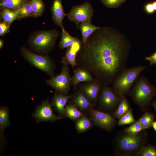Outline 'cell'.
Returning <instances> with one entry per match:
<instances>
[{
    "label": "cell",
    "mask_w": 156,
    "mask_h": 156,
    "mask_svg": "<svg viewBox=\"0 0 156 156\" xmlns=\"http://www.w3.org/2000/svg\"><path fill=\"white\" fill-rule=\"evenodd\" d=\"M0 15L3 21L10 26L14 21L17 19V14L15 10L7 9H3Z\"/></svg>",
    "instance_id": "obj_26"
},
{
    "label": "cell",
    "mask_w": 156,
    "mask_h": 156,
    "mask_svg": "<svg viewBox=\"0 0 156 156\" xmlns=\"http://www.w3.org/2000/svg\"><path fill=\"white\" fill-rule=\"evenodd\" d=\"M144 9L146 12L148 14H153L155 11L152 2L146 3L144 6Z\"/></svg>",
    "instance_id": "obj_35"
},
{
    "label": "cell",
    "mask_w": 156,
    "mask_h": 156,
    "mask_svg": "<svg viewBox=\"0 0 156 156\" xmlns=\"http://www.w3.org/2000/svg\"><path fill=\"white\" fill-rule=\"evenodd\" d=\"M81 44L76 42L67 48L66 54L61 61L62 64L71 65L73 71L75 70V66L77 65L76 58L80 49Z\"/></svg>",
    "instance_id": "obj_17"
},
{
    "label": "cell",
    "mask_w": 156,
    "mask_h": 156,
    "mask_svg": "<svg viewBox=\"0 0 156 156\" xmlns=\"http://www.w3.org/2000/svg\"><path fill=\"white\" fill-rule=\"evenodd\" d=\"M10 125L9 117V109L6 106H2L0 108V143L3 139L4 130Z\"/></svg>",
    "instance_id": "obj_18"
},
{
    "label": "cell",
    "mask_w": 156,
    "mask_h": 156,
    "mask_svg": "<svg viewBox=\"0 0 156 156\" xmlns=\"http://www.w3.org/2000/svg\"><path fill=\"white\" fill-rule=\"evenodd\" d=\"M31 3L33 12V16L37 17L40 16L44 9V5L42 0H31Z\"/></svg>",
    "instance_id": "obj_27"
},
{
    "label": "cell",
    "mask_w": 156,
    "mask_h": 156,
    "mask_svg": "<svg viewBox=\"0 0 156 156\" xmlns=\"http://www.w3.org/2000/svg\"><path fill=\"white\" fill-rule=\"evenodd\" d=\"M29 0H0L1 8L15 10Z\"/></svg>",
    "instance_id": "obj_25"
},
{
    "label": "cell",
    "mask_w": 156,
    "mask_h": 156,
    "mask_svg": "<svg viewBox=\"0 0 156 156\" xmlns=\"http://www.w3.org/2000/svg\"><path fill=\"white\" fill-rule=\"evenodd\" d=\"M53 106L48 99L43 101L38 106L32 114L36 123L43 122H55L64 118L55 115L53 112Z\"/></svg>",
    "instance_id": "obj_10"
},
{
    "label": "cell",
    "mask_w": 156,
    "mask_h": 156,
    "mask_svg": "<svg viewBox=\"0 0 156 156\" xmlns=\"http://www.w3.org/2000/svg\"><path fill=\"white\" fill-rule=\"evenodd\" d=\"M29 0L15 10L17 15V19L33 16V12Z\"/></svg>",
    "instance_id": "obj_24"
},
{
    "label": "cell",
    "mask_w": 156,
    "mask_h": 156,
    "mask_svg": "<svg viewBox=\"0 0 156 156\" xmlns=\"http://www.w3.org/2000/svg\"><path fill=\"white\" fill-rule=\"evenodd\" d=\"M147 66L138 65L126 68L117 77L112 83V88L119 96L128 94L134 83Z\"/></svg>",
    "instance_id": "obj_5"
},
{
    "label": "cell",
    "mask_w": 156,
    "mask_h": 156,
    "mask_svg": "<svg viewBox=\"0 0 156 156\" xmlns=\"http://www.w3.org/2000/svg\"><path fill=\"white\" fill-rule=\"evenodd\" d=\"M107 7L110 8H116L124 3L126 0H100Z\"/></svg>",
    "instance_id": "obj_32"
},
{
    "label": "cell",
    "mask_w": 156,
    "mask_h": 156,
    "mask_svg": "<svg viewBox=\"0 0 156 156\" xmlns=\"http://www.w3.org/2000/svg\"><path fill=\"white\" fill-rule=\"evenodd\" d=\"M130 109L129 103L125 96H124L119 104L117 108L113 113L114 116L119 119Z\"/></svg>",
    "instance_id": "obj_23"
},
{
    "label": "cell",
    "mask_w": 156,
    "mask_h": 156,
    "mask_svg": "<svg viewBox=\"0 0 156 156\" xmlns=\"http://www.w3.org/2000/svg\"><path fill=\"white\" fill-rule=\"evenodd\" d=\"M145 59L149 62L151 65L156 64V51L151 56L146 57Z\"/></svg>",
    "instance_id": "obj_34"
},
{
    "label": "cell",
    "mask_w": 156,
    "mask_h": 156,
    "mask_svg": "<svg viewBox=\"0 0 156 156\" xmlns=\"http://www.w3.org/2000/svg\"><path fill=\"white\" fill-rule=\"evenodd\" d=\"M20 53L31 65L43 72L51 77L54 76L55 66L49 56L36 54L23 46L21 48Z\"/></svg>",
    "instance_id": "obj_6"
},
{
    "label": "cell",
    "mask_w": 156,
    "mask_h": 156,
    "mask_svg": "<svg viewBox=\"0 0 156 156\" xmlns=\"http://www.w3.org/2000/svg\"><path fill=\"white\" fill-rule=\"evenodd\" d=\"M153 8L156 11V1H155L152 2Z\"/></svg>",
    "instance_id": "obj_37"
},
{
    "label": "cell",
    "mask_w": 156,
    "mask_h": 156,
    "mask_svg": "<svg viewBox=\"0 0 156 156\" xmlns=\"http://www.w3.org/2000/svg\"><path fill=\"white\" fill-rule=\"evenodd\" d=\"M51 10L52 20L55 24L61 28L64 27L62 21L67 14L63 9L62 0H53Z\"/></svg>",
    "instance_id": "obj_16"
},
{
    "label": "cell",
    "mask_w": 156,
    "mask_h": 156,
    "mask_svg": "<svg viewBox=\"0 0 156 156\" xmlns=\"http://www.w3.org/2000/svg\"><path fill=\"white\" fill-rule=\"evenodd\" d=\"M60 34V31L56 29L36 31L31 36L28 43L35 52L46 54L54 47Z\"/></svg>",
    "instance_id": "obj_4"
},
{
    "label": "cell",
    "mask_w": 156,
    "mask_h": 156,
    "mask_svg": "<svg viewBox=\"0 0 156 156\" xmlns=\"http://www.w3.org/2000/svg\"><path fill=\"white\" fill-rule=\"evenodd\" d=\"M93 123L85 114L75 121V127L78 133H82L91 129Z\"/></svg>",
    "instance_id": "obj_21"
},
{
    "label": "cell",
    "mask_w": 156,
    "mask_h": 156,
    "mask_svg": "<svg viewBox=\"0 0 156 156\" xmlns=\"http://www.w3.org/2000/svg\"><path fill=\"white\" fill-rule=\"evenodd\" d=\"M123 96H119L112 87L107 85H103L98 101L100 105L103 109L111 111L117 108Z\"/></svg>",
    "instance_id": "obj_9"
},
{
    "label": "cell",
    "mask_w": 156,
    "mask_h": 156,
    "mask_svg": "<svg viewBox=\"0 0 156 156\" xmlns=\"http://www.w3.org/2000/svg\"><path fill=\"white\" fill-rule=\"evenodd\" d=\"M152 127L154 130L156 131V121H154L152 125Z\"/></svg>",
    "instance_id": "obj_39"
},
{
    "label": "cell",
    "mask_w": 156,
    "mask_h": 156,
    "mask_svg": "<svg viewBox=\"0 0 156 156\" xmlns=\"http://www.w3.org/2000/svg\"><path fill=\"white\" fill-rule=\"evenodd\" d=\"M136 156H156V148L151 145L143 146Z\"/></svg>",
    "instance_id": "obj_31"
},
{
    "label": "cell",
    "mask_w": 156,
    "mask_h": 156,
    "mask_svg": "<svg viewBox=\"0 0 156 156\" xmlns=\"http://www.w3.org/2000/svg\"><path fill=\"white\" fill-rule=\"evenodd\" d=\"M4 41L2 39H0V49H1L4 45Z\"/></svg>",
    "instance_id": "obj_36"
},
{
    "label": "cell",
    "mask_w": 156,
    "mask_h": 156,
    "mask_svg": "<svg viewBox=\"0 0 156 156\" xmlns=\"http://www.w3.org/2000/svg\"><path fill=\"white\" fill-rule=\"evenodd\" d=\"M46 82L56 91L67 95L72 85L69 65L62 64L60 73L51 77L49 79L46 80Z\"/></svg>",
    "instance_id": "obj_7"
},
{
    "label": "cell",
    "mask_w": 156,
    "mask_h": 156,
    "mask_svg": "<svg viewBox=\"0 0 156 156\" xmlns=\"http://www.w3.org/2000/svg\"><path fill=\"white\" fill-rule=\"evenodd\" d=\"M145 130L141 125L139 119L125 128L123 131L128 134L135 135Z\"/></svg>",
    "instance_id": "obj_30"
},
{
    "label": "cell",
    "mask_w": 156,
    "mask_h": 156,
    "mask_svg": "<svg viewBox=\"0 0 156 156\" xmlns=\"http://www.w3.org/2000/svg\"><path fill=\"white\" fill-rule=\"evenodd\" d=\"M10 25L3 21L0 23V35L3 36L9 32Z\"/></svg>",
    "instance_id": "obj_33"
},
{
    "label": "cell",
    "mask_w": 156,
    "mask_h": 156,
    "mask_svg": "<svg viewBox=\"0 0 156 156\" xmlns=\"http://www.w3.org/2000/svg\"><path fill=\"white\" fill-rule=\"evenodd\" d=\"M100 28V27L93 25L91 22H87L80 24L78 28L80 29L81 32L82 43H86L91 35L95 30Z\"/></svg>",
    "instance_id": "obj_19"
},
{
    "label": "cell",
    "mask_w": 156,
    "mask_h": 156,
    "mask_svg": "<svg viewBox=\"0 0 156 156\" xmlns=\"http://www.w3.org/2000/svg\"><path fill=\"white\" fill-rule=\"evenodd\" d=\"M62 30L61 39L59 45L60 49H62L68 48L76 42L82 43L78 38L73 37L70 36L65 31L64 27L62 28Z\"/></svg>",
    "instance_id": "obj_20"
},
{
    "label": "cell",
    "mask_w": 156,
    "mask_h": 156,
    "mask_svg": "<svg viewBox=\"0 0 156 156\" xmlns=\"http://www.w3.org/2000/svg\"><path fill=\"white\" fill-rule=\"evenodd\" d=\"M152 105L156 112V100L152 103Z\"/></svg>",
    "instance_id": "obj_38"
},
{
    "label": "cell",
    "mask_w": 156,
    "mask_h": 156,
    "mask_svg": "<svg viewBox=\"0 0 156 156\" xmlns=\"http://www.w3.org/2000/svg\"><path fill=\"white\" fill-rule=\"evenodd\" d=\"M75 90L69 100L71 102L70 104L75 105L84 113L86 112H88L93 108V105L89 101L79 89H77Z\"/></svg>",
    "instance_id": "obj_13"
},
{
    "label": "cell",
    "mask_w": 156,
    "mask_h": 156,
    "mask_svg": "<svg viewBox=\"0 0 156 156\" xmlns=\"http://www.w3.org/2000/svg\"><path fill=\"white\" fill-rule=\"evenodd\" d=\"M129 46L110 31L100 28L86 43L82 42L76 56L77 65L89 71L103 85L112 84L126 68Z\"/></svg>",
    "instance_id": "obj_1"
},
{
    "label": "cell",
    "mask_w": 156,
    "mask_h": 156,
    "mask_svg": "<svg viewBox=\"0 0 156 156\" xmlns=\"http://www.w3.org/2000/svg\"><path fill=\"white\" fill-rule=\"evenodd\" d=\"M147 134L145 130L135 135L124 131L117 134L114 141V148L117 155L136 156L141 148L146 145Z\"/></svg>",
    "instance_id": "obj_2"
},
{
    "label": "cell",
    "mask_w": 156,
    "mask_h": 156,
    "mask_svg": "<svg viewBox=\"0 0 156 156\" xmlns=\"http://www.w3.org/2000/svg\"><path fill=\"white\" fill-rule=\"evenodd\" d=\"M154 118V115L153 113L146 112L139 120L142 126L145 129H146L152 127Z\"/></svg>",
    "instance_id": "obj_28"
},
{
    "label": "cell",
    "mask_w": 156,
    "mask_h": 156,
    "mask_svg": "<svg viewBox=\"0 0 156 156\" xmlns=\"http://www.w3.org/2000/svg\"><path fill=\"white\" fill-rule=\"evenodd\" d=\"M89 118L96 126L106 131L112 129L116 125V120L109 114L92 108L88 112Z\"/></svg>",
    "instance_id": "obj_11"
},
{
    "label": "cell",
    "mask_w": 156,
    "mask_h": 156,
    "mask_svg": "<svg viewBox=\"0 0 156 156\" xmlns=\"http://www.w3.org/2000/svg\"><path fill=\"white\" fill-rule=\"evenodd\" d=\"M65 112L66 117L75 121L86 114L75 105L70 103L66 105Z\"/></svg>",
    "instance_id": "obj_22"
},
{
    "label": "cell",
    "mask_w": 156,
    "mask_h": 156,
    "mask_svg": "<svg viewBox=\"0 0 156 156\" xmlns=\"http://www.w3.org/2000/svg\"><path fill=\"white\" fill-rule=\"evenodd\" d=\"M136 121L133 116L132 109L130 108L126 113L118 119L117 124L118 126L131 124Z\"/></svg>",
    "instance_id": "obj_29"
},
{
    "label": "cell",
    "mask_w": 156,
    "mask_h": 156,
    "mask_svg": "<svg viewBox=\"0 0 156 156\" xmlns=\"http://www.w3.org/2000/svg\"><path fill=\"white\" fill-rule=\"evenodd\" d=\"M94 12V9L92 5L87 1L73 6L66 15L70 21L75 23L78 28L81 23L91 22Z\"/></svg>",
    "instance_id": "obj_8"
},
{
    "label": "cell",
    "mask_w": 156,
    "mask_h": 156,
    "mask_svg": "<svg viewBox=\"0 0 156 156\" xmlns=\"http://www.w3.org/2000/svg\"><path fill=\"white\" fill-rule=\"evenodd\" d=\"M71 96L64 94L56 91L54 92L51 99V103L59 116L64 118H66L65 107Z\"/></svg>",
    "instance_id": "obj_14"
},
{
    "label": "cell",
    "mask_w": 156,
    "mask_h": 156,
    "mask_svg": "<svg viewBox=\"0 0 156 156\" xmlns=\"http://www.w3.org/2000/svg\"><path fill=\"white\" fill-rule=\"evenodd\" d=\"M73 71L71 81L72 85L74 90L77 89V85L80 83L91 81L95 80L91 74L83 68L77 67Z\"/></svg>",
    "instance_id": "obj_15"
},
{
    "label": "cell",
    "mask_w": 156,
    "mask_h": 156,
    "mask_svg": "<svg viewBox=\"0 0 156 156\" xmlns=\"http://www.w3.org/2000/svg\"><path fill=\"white\" fill-rule=\"evenodd\" d=\"M133 101L142 110H147L156 95V88L144 75L137 79L128 93Z\"/></svg>",
    "instance_id": "obj_3"
},
{
    "label": "cell",
    "mask_w": 156,
    "mask_h": 156,
    "mask_svg": "<svg viewBox=\"0 0 156 156\" xmlns=\"http://www.w3.org/2000/svg\"><path fill=\"white\" fill-rule=\"evenodd\" d=\"M103 85L95 80L93 81L83 82L79 85V89L89 101L93 105L98 101Z\"/></svg>",
    "instance_id": "obj_12"
}]
</instances>
